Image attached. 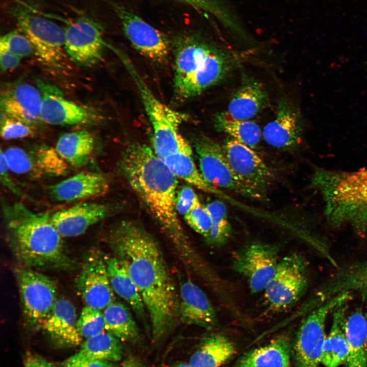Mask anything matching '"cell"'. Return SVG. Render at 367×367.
Here are the masks:
<instances>
[{
    "mask_svg": "<svg viewBox=\"0 0 367 367\" xmlns=\"http://www.w3.org/2000/svg\"><path fill=\"white\" fill-rule=\"evenodd\" d=\"M1 181L2 184L13 194L20 197H24L23 193L17 187L9 174V169L6 164L2 150H1Z\"/></svg>",
    "mask_w": 367,
    "mask_h": 367,
    "instance_id": "obj_44",
    "label": "cell"
},
{
    "mask_svg": "<svg viewBox=\"0 0 367 367\" xmlns=\"http://www.w3.org/2000/svg\"><path fill=\"white\" fill-rule=\"evenodd\" d=\"M77 327L81 336L86 339L104 332V321L102 310L86 305L77 319Z\"/></svg>",
    "mask_w": 367,
    "mask_h": 367,
    "instance_id": "obj_38",
    "label": "cell"
},
{
    "mask_svg": "<svg viewBox=\"0 0 367 367\" xmlns=\"http://www.w3.org/2000/svg\"><path fill=\"white\" fill-rule=\"evenodd\" d=\"M39 90L25 83L5 88L1 94L2 114L30 124L41 120L42 96Z\"/></svg>",
    "mask_w": 367,
    "mask_h": 367,
    "instance_id": "obj_21",
    "label": "cell"
},
{
    "mask_svg": "<svg viewBox=\"0 0 367 367\" xmlns=\"http://www.w3.org/2000/svg\"><path fill=\"white\" fill-rule=\"evenodd\" d=\"M2 152L10 171L20 174L40 175L31 153L16 147H10Z\"/></svg>",
    "mask_w": 367,
    "mask_h": 367,
    "instance_id": "obj_39",
    "label": "cell"
},
{
    "mask_svg": "<svg viewBox=\"0 0 367 367\" xmlns=\"http://www.w3.org/2000/svg\"><path fill=\"white\" fill-rule=\"evenodd\" d=\"M199 199L194 189L183 186L178 190L176 197V209L178 214L184 216Z\"/></svg>",
    "mask_w": 367,
    "mask_h": 367,
    "instance_id": "obj_43",
    "label": "cell"
},
{
    "mask_svg": "<svg viewBox=\"0 0 367 367\" xmlns=\"http://www.w3.org/2000/svg\"><path fill=\"white\" fill-rule=\"evenodd\" d=\"M122 367H143V365L139 359L130 356L124 361Z\"/></svg>",
    "mask_w": 367,
    "mask_h": 367,
    "instance_id": "obj_48",
    "label": "cell"
},
{
    "mask_svg": "<svg viewBox=\"0 0 367 367\" xmlns=\"http://www.w3.org/2000/svg\"><path fill=\"white\" fill-rule=\"evenodd\" d=\"M33 134L34 130L31 124L2 114L1 135L4 139L23 138L30 137Z\"/></svg>",
    "mask_w": 367,
    "mask_h": 367,
    "instance_id": "obj_42",
    "label": "cell"
},
{
    "mask_svg": "<svg viewBox=\"0 0 367 367\" xmlns=\"http://www.w3.org/2000/svg\"><path fill=\"white\" fill-rule=\"evenodd\" d=\"M213 123L217 130L253 149L260 142L262 132L258 124L253 121L236 119L223 112L214 115Z\"/></svg>",
    "mask_w": 367,
    "mask_h": 367,
    "instance_id": "obj_35",
    "label": "cell"
},
{
    "mask_svg": "<svg viewBox=\"0 0 367 367\" xmlns=\"http://www.w3.org/2000/svg\"><path fill=\"white\" fill-rule=\"evenodd\" d=\"M139 91L153 130L152 149L163 159L167 155L190 144L180 133V126L188 116L160 101L152 92L125 55L121 57Z\"/></svg>",
    "mask_w": 367,
    "mask_h": 367,
    "instance_id": "obj_6",
    "label": "cell"
},
{
    "mask_svg": "<svg viewBox=\"0 0 367 367\" xmlns=\"http://www.w3.org/2000/svg\"><path fill=\"white\" fill-rule=\"evenodd\" d=\"M24 367H54L44 357L35 353L28 352L24 358Z\"/></svg>",
    "mask_w": 367,
    "mask_h": 367,
    "instance_id": "obj_47",
    "label": "cell"
},
{
    "mask_svg": "<svg viewBox=\"0 0 367 367\" xmlns=\"http://www.w3.org/2000/svg\"><path fill=\"white\" fill-rule=\"evenodd\" d=\"M105 330L122 342L135 343L140 339L138 327L128 307L114 301L103 310Z\"/></svg>",
    "mask_w": 367,
    "mask_h": 367,
    "instance_id": "obj_33",
    "label": "cell"
},
{
    "mask_svg": "<svg viewBox=\"0 0 367 367\" xmlns=\"http://www.w3.org/2000/svg\"><path fill=\"white\" fill-rule=\"evenodd\" d=\"M350 294L337 295L308 312L292 345L294 367H318L321 363L327 317L337 305L350 299Z\"/></svg>",
    "mask_w": 367,
    "mask_h": 367,
    "instance_id": "obj_8",
    "label": "cell"
},
{
    "mask_svg": "<svg viewBox=\"0 0 367 367\" xmlns=\"http://www.w3.org/2000/svg\"><path fill=\"white\" fill-rule=\"evenodd\" d=\"M348 300L343 301L332 310V323L324 342L321 363L326 367H338L345 364L348 347L345 331L346 311Z\"/></svg>",
    "mask_w": 367,
    "mask_h": 367,
    "instance_id": "obj_28",
    "label": "cell"
},
{
    "mask_svg": "<svg viewBox=\"0 0 367 367\" xmlns=\"http://www.w3.org/2000/svg\"><path fill=\"white\" fill-rule=\"evenodd\" d=\"M279 259L277 245L255 243L233 255V270L246 280L253 294L264 292L276 270Z\"/></svg>",
    "mask_w": 367,
    "mask_h": 367,
    "instance_id": "obj_11",
    "label": "cell"
},
{
    "mask_svg": "<svg viewBox=\"0 0 367 367\" xmlns=\"http://www.w3.org/2000/svg\"><path fill=\"white\" fill-rule=\"evenodd\" d=\"M366 320H367V312H366Z\"/></svg>",
    "mask_w": 367,
    "mask_h": 367,
    "instance_id": "obj_50",
    "label": "cell"
},
{
    "mask_svg": "<svg viewBox=\"0 0 367 367\" xmlns=\"http://www.w3.org/2000/svg\"><path fill=\"white\" fill-rule=\"evenodd\" d=\"M226 158L241 182L262 198L273 180L269 167L254 149L229 137L222 144Z\"/></svg>",
    "mask_w": 367,
    "mask_h": 367,
    "instance_id": "obj_12",
    "label": "cell"
},
{
    "mask_svg": "<svg viewBox=\"0 0 367 367\" xmlns=\"http://www.w3.org/2000/svg\"><path fill=\"white\" fill-rule=\"evenodd\" d=\"M212 220L210 233L206 240L216 246L227 242L232 233V227L227 217V207L221 201L215 200L205 205Z\"/></svg>",
    "mask_w": 367,
    "mask_h": 367,
    "instance_id": "obj_37",
    "label": "cell"
},
{
    "mask_svg": "<svg viewBox=\"0 0 367 367\" xmlns=\"http://www.w3.org/2000/svg\"><path fill=\"white\" fill-rule=\"evenodd\" d=\"M276 116L264 127L262 136L269 145L291 150L301 142L303 124L299 111L286 99L278 102Z\"/></svg>",
    "mask_w": 367,
    "mask_h": 367,
    "instance_id": "obj_20",
    "label": "cell"
},
{
    "mask_svg": "<svg viewBox=\"0 0 367 367\" xmlns=\"http://www.w3.org/2000/svg\"><path fill=\"white\" fill-rule=\"evenodd\" d=\"M119 167L131 189L171 243L184 265L200 273L205 264L192 245L176 209L178 178L152 148L140 143L128 145Z\"/></svg>",
    "mask_w": 367,
    "mask_h": 367,
    "instance_id": "obj_2",
    "label": "cell"
},
{
    "mask_svg": "<svg viewBox=\"0 0 367 367\" xmlns=\"http://www.w3.org/2000/svg\"><path fill=\"white\" fill-rule=\"evenodd\" d=\"M75 283L77 293L86 306L102 310L115 300L104 255L97 249L86 254Z\"/></svg>",
    "mask_w": 367,
    "mask_h": 367,
    "instance_id": "obj_14",
    "label": "cell"
},
{
    "mask_svg": "<svg viewBox=\"0 0 367 367\" xmlns=\"http://www.w3.org/2000/svg\"><path fill=\"white\" fill-rule=\"evenodd\" d=\"M42 96L40 119L54 125H87L98 122L101 116L97 112L64 97L54 86L39 82Z\"/></svg>",
    "mask_w": 367,
    "mask_h": 367,
    "instance_id": "obj_15",
    "label": "cell"
},
{
    "mask_svg": "<svg viewBox=\"0 0 367 367\" xmlns=\"http://www.w3.org/2000/svg\"><path fill=\"white\" fill-rule=\"evenodd\" d=\"M15 274L25 322L33 329H41L58 299L56 284L46 275L22 266Z\"/></svg>",
    "mask_w": 367,
    "mask_h": 367,
    "instance_id": "obj_9",
    "label": "cell"
},
{
    "mask_svg": "<svg viewBox=\"0 0 367 367\" xmlns=\"http://www.w3.org/2000/svg\"><path fill=\"white\" fill-rule=\"evenodd\" d=\"M36 167L40 175H65L69 164L60 156L55 148L46 145L35 147L31 152Z\"/></svg>",
    "mask_w": 367,
    "mask_h": 367,
    "instance_id": "obj_36",
    "label": "cell"
},
{
    "mask_svg": "<svg viewBox=\"0 0 367 367\" xmlns=\"http://www.w3.org/2000/svg\"><path fill=\"white\" fill-rule=\"evenodd\" d=\"M17 22L39 59L49 65L59 64L65 50V29L47 18L28 12L20 13Z\"/></svg>",
    "mask_w": 367,
    "mask_h": 367,
    "instance_id": "obj_13",
    "label": "cell"
},
{
    "mask_svg": "<svg viewBox=\"0 0 367 367\" xmlns=\"http://www.w3.org/2000/svg\"><path fill=\"white\" fill-rule=\"evenodd\" d=\"M0 47L4 48L20 58L34 53L33 47L21 31H13L1 36Z\"/></svg>",
    "mask_w": 367,
    "mask_h": 367,
    "instance_id": "obj_41",
    "label": "cell"
},
{
    "mask_svg": "<svg viewBox=\"0 0 367 367\" xmlns=\"http://www.w3.org/2000/svg\"><path fill=\"white\" fill-rule=\"evenodd\" d=\"M173 367H193L192 365H191L189 362L188 363H178Z\"/></svg>",
    "mask_w": 367,
    "mask_h": 367,
    "instance_id": "obj_49",
    "label": "cell"
},
{
    "mask_svg": "<svg viewBox=\"0 0 367 367\" xmlns=\"http://www.w3.org/2000/svg\"><path fill=\"white\" fill-rule=\"evenodd\" d=\"M65 50L76 64L90 66L102 58L104 46L98 25L90 19L78 18L65 29Z\"/></svg>",
    "mask_w": 367,
    "mask_h": 367,
    "instance_id": "obj_17",
    "label": "cell"
},
{
    "mask_svg": "<svg viewBox=\"0 0 367 367\" xmlns=\"http://www.w3.org/2000/svg\"><path fill=\"white\" fill-rule=\"evenodd\" d=\"M76 309L72 303L64 298H58L41 329L57 346L72 347L79 345L82 337L77 327Z\"/></svg>",
    "mask_w": 367,
    "mask_h": 367,
    "instance_id": "obj_23",
    "label": "cell"
},
{
    "mask_svg": "<svg viewBox=\"0 0 367 367\" xmlns=\"http://www.w3.org/2000/svg\"><path fill=\"white\" fill-rule=\"evenodd\" d=\"M193 148L199 170L211 185L245 197L258 199L235 175L226 158L222 145L207 136L201 135L194 139Z\"/></svg>",
    "mask_w": 367,
    "mask_h": 367,
    "instance_id": "obj_10",
    "label": "cell"
},
{
    "mask_svg": "<svg viewBox=\"0 0 367 367\" xmlns=\"http://www.w3.org/2000/svg\"><path fill=\"white\" fill-rule=\"evenodd\" d=\"M162 160L178 179L204 192L213 194L218 193L214 187L205 180L197 168L190 144L167 155Z\"/></svg>",
    "mask_w": 367,
    "mask_h": 367,
    "instance_id": "obj_31",
    "label": "cell"
},
{
    "mask_svg": "<svg viewBox=\"0 0 367 367\" xmlns=\"http://www.w3.org/2000/svg\"><path fill=\"white\" fill-rule=\"evenodd\" d=\"M188 225L196 232L208 238L212 225V220L209 212L205 205L198 200L184 216Z\"/></svg>",
    "mask_w": 367,
    "mask_h": 367,
    "instance_id": "obj_40",
    "label": "cell"
},
{
    "mask_svg": "<svg viewBox=\"0 0 367 367\" xmlns=\"http://www.w3.org/2000/svg\"><path fill=\"white\" fill-rule=\"evenodd\" d=\"M174 55V93L181 100L199 95L222 81L234 63L229 54L194 35L177 38Z\"/></svg>",
    "mask_w": 367,
    "mask_h": 367,
    "instance_id": "obj_4",
    "label": "cell"
},
{
    "mask_svg": "<svg viewBox=\"0 0 367 367\" xmlns=\"http://www.w3.org/2000/svg\"><path fill=\"white\" fill-rule=\"evenodd\" d=\"M109 182L105 175L96 172H81L50 186L48 192L55 200L70 202L105 195Z\"/></svg>",
    "mask_w": 367,
    "mask_h": 367,
    "instance_id": "obj_24",
    "label": "cell"
},
{
    "mask_svg": "<svg viewBox=\"0 0 367 367\" xmlns=\"http://www.w3.org/2000/svg\"><path fill=\"white\" fill-rule=\"evenodd\" d=\"M355 292L367 298V260L339 268L320 285L305 306L310 311L328 300L344 293Z\"/></svg>",
    "mask_w": 367,
    "mask_h": 367,
    "instance_id": "obj_18",
    "label": "cell"
},
{
    "mask_svg": "<svg viewBox=\"0 0 367 367\" xmlns=\"http://www.w3.org/2000/svg\"><path fill=\"white\" fill-rule=\"evenodd\" d=\"M108 273L114 292L125 301L135 316L148 327V313L141 294L123 264L115 256L104 255Z\"/></svg>",
    "mask_w": 367,
    "mask_h": 367,
    "instance_id": "obj_26",
    "label": "cell"
},
{
    "mask_svg": "<svg viewBox=\"0 0 367 367\" xmlns=\"http://www.w3.org/2000/svg\"><path fill=\"white\" fill-rule=\"evenodd\" d=\"M122 341L109 332H103L86 339L78 352L72 355L82 360H102L117 361L123 354Z\"/></svg>",
    "mask_w": 367,
    "mask_h": 367,
    "instance_id": "obj_34",
    "label": "cell"
},
{
    "mask_svg": "<svg viewBox=\"0 0 367 367\" xmlns=\"http://www.w3.org/2000/svg\"><path fill=\"white\" fill-rule=\"evenodd\" d=\"M292 344L288 335L245 353L233 367H291Z\"/></svg>",
    "mask_w": 367,
    "mask_h": 367,
    "instance_id": "obj_27",
    "label": "cell"
},
{
    "mask_svg": "<svg viewBox=\"0 0 367 367\" xmlns=\"http://www.w3.org/2000/svg\"><path fill=\"white\" fill-rule=\"evenodd\" d=\"M235 352V344L228 337L211 334L203 338L189 363L193 367H220Z\"/></svg>",
    "mask_w": 367,
    "mask_h": 367,
    "instance_id": "obj_29",
    "label": "cell"
},
{
    "mask_svg": "<svg viewBox=\"0 0 367 367\" xmlns=\"http://www.w3.org/2000/svg\"><path fill=\"white\" fill-rule=\"evenodd\" d=\"M116 208L110 204L84 202L56 212L51 215V220L63 237H74L111 216Z\"/></svg>",
    "mask_w": 367,
    "mask_h": 367,
    "instance_id": "obj_19",
    "label": "cell"
},
{
    "mask_svg": "<svg viewBox=\"0 0 367 367\" xmlns=\"http://www.w3.org/2000/svg\"><path fill=\"white\" fill-rule=\"evenodd\" d=\"M312 184L322 194L331 226L350 224L359 234L367 233V169L347 172L318 170Z\"/></svg>",
    "mask_w": 367,
    "mask_h": 367,
    "instance_id": "obj_5",
    "label": "cell"
},
{
    "mask_svg": "<svg viewBox=\"0 0 367 367\" xmlns=\"http://www.w3.org/2000/svg\"><path fill=\"white\" fill-rule=\"evenodd\" d=\"M115 8L124 33L133 46L151 61H165L169 55L170 45L163 34L129 10L122 6Z\"/></svg>",
    "mask_w": 367,
    "mask_h": 367,
    "instance_id": "obj_16",
    "label": "cell"
},
{
    "mask_svg": "<svg viewBox=\"0 0 367 367\" xmlns=\"http://www.w3.org/2000/svg\"><path fill=\"white\" fill-rule=\"evenodd\" d=\"M63 367H114L111 361L102 360H82L72 356L65 360Z\"/></svg>",
    "mask_w": 367,
    "mask_h": 367,
    "instance_id": "obj_45",
    "label": "cell"
},
{
    "mask_svg": "<svg viewBox=\"0 0 367 367\" xmlns=\"http://www.w3.org/2000/svg\"><path fill=\"white\" fill-rule=\"evenodd\" d=\"M21 58L6 50L0 47V65L3 71L10 70L16 68L19 64Z\"/></svg>",
    "mask_w": 367,
    "mask_h": 367,
    "instance_id": "obj_46",
    "label": "cell"
},
{
    "mask_svg": "<svg viewBox=\"0 0 367 367\" xmlns=\"http://www.w3.org/2000/svg\"><path fill=\"white\" fill-rule=\"evenodd\" d=\"M268 94L260 83L244 74L240 86L229 101L226 112L232 118L250 120L265 108Z\"/></svg>",
    "mask_w": 367,
    "mask_h": 367,
    "instance_id": "obj_25",
    "label": "cell"
},
{
    "mask_svg": "<svg viewBox=\"0 0 367 367\" xmlns=\"http://www.w3.org/2000/svg\"><path fill=\"white\" fill-rule=\"evenodd\" d=\"M7 238L22 266L33 269H73L74 261L66 252L63 237L49 213L35 212L21 203L5 205Z\"/></svg>",
    "mask_w": 367,
    "mask_h": 367,
    "instance_id": "obj_3",
    "label": "cell"
},
{
    "mask_svg": "<svg viewBox=\"0 0 367 367\" xmlns=\"http://www.w3.org/2000/svg\"><path fill=\"white\" fill-rule=\"evenodd\" d=\"M94 145L93 136L89 132L82 130L61 136L55 148L68 164L81 167L88 163Z\"/></svg>",
    "mask_w": 367,
    "mask_h": 367,
    "instance_id": "obj_32",
    "label": "cell"
},
{
    "mask_svg": "<svg viewBox=\"0 0 367 367\" xmlns=\"http://www.w3.org/2000/svg\"><path fill=\"white\" fill-rule=\"evenodd\" d=\"M308 286L306 261L298 253H289L280 259L276 270L264 291L269 308L281 312L295 306Z\"/></svg>",
    "mask_w": 367,
    "mask_h": 367,
    "instance_id": "obj_7",
    "label": "cell"
},
{
    "mask_svg": "<svg viewBox=\"0 0 367 367\" xmlns=\"http://www.w3.org/2000/svg\"><path fill=\"white\" fill-rule=\"evenodd\" d=\"M345 331L348 347L345 367H367V320L361 311L346 319Z\"/></svg>",
    "mask_w": 367,
    "mask_h": 367,
    "instance_id": "obj_30",
    "label": "cell"
},
{
    "mask_svg": "<svg viewBox=\"0 0 367 367\" xmlns=\"http://www.w3.org/2000/svg\"><path fill=\"white\" fill-rule=\"evenodd\" d=\"M107 241L141 294L153 340H160L179 321V294L159 244L142 225L133 220L115 225Z\"/></svg>",
    "mask_w": 367,
    "mask_h": 367,
    "instance_id": "obj_1",
    "label": "cell"
},
{
    "mask_svg": "<svg viewBox=\"0 0 367 367\" xmlns=\"http://www.w3.org/2000/svg\"><path fill=\"white\" fill-rule=\"evenodd\" d=\"M179 321L210 330L216 326L215 309L204 292L191 280L182 282L179 291Z\"/></svg>",
    "mask_w": 367,
    "mask_h": 367,
    "instance_id": "obj_22",
    "label": "cell"
}]
</instances>
